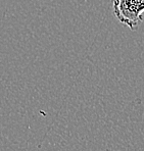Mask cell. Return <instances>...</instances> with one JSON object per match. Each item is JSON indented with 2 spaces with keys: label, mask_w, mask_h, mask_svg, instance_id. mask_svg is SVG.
Segmentation results:
<instances>
[{
  "label": "cell",
  "mask_w": 144,
  "mask_h": 151,
  "mask_svg": "<svg viewBox=\"0 0 144 151\" xmlns=\"http://www.w3.org/2000/svg\"><path fill=\"white\" fill-rule=\"evenodd\" d=\"M114 13L118 21L132 31L138 29L144 13V0H112Z\"/></svg>",
  "instance_id": "6da1fadb"
}]
</instances>
